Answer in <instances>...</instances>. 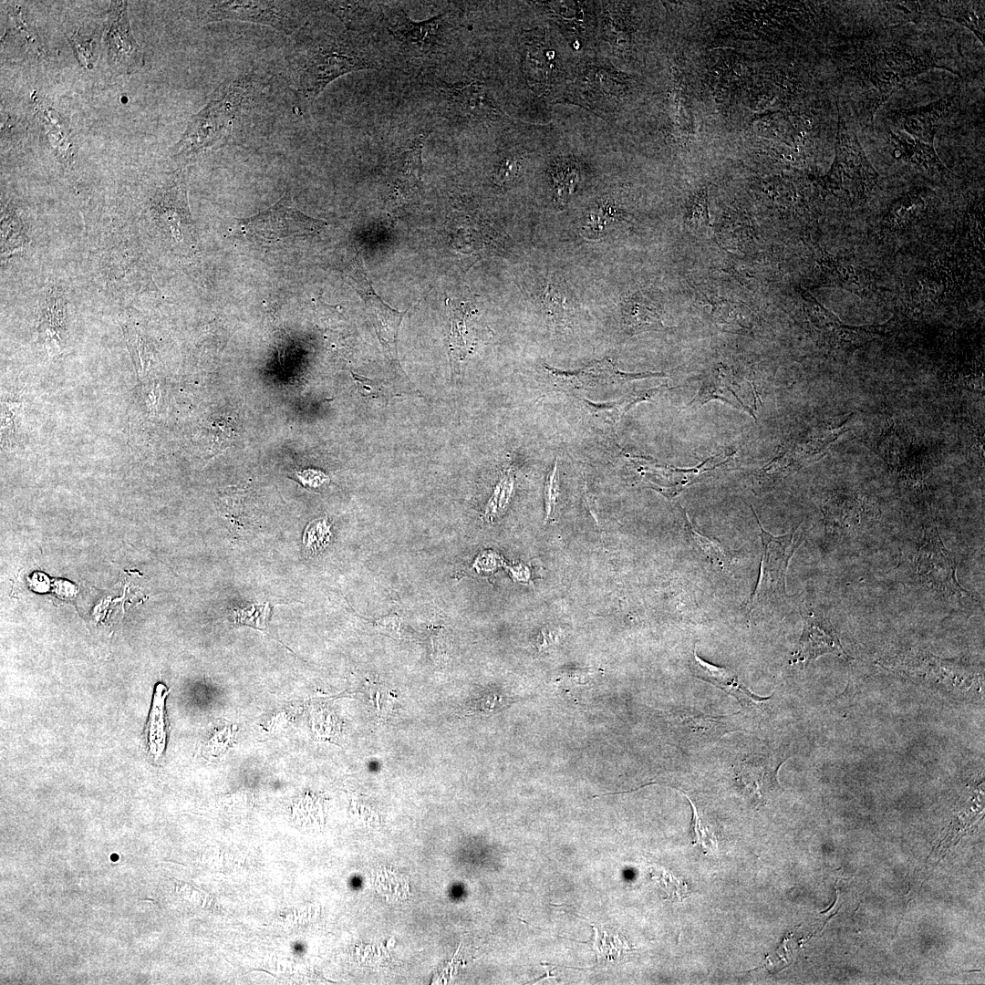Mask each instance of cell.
<instances>
[{
	"mask_svg": "<svg viewBox=\"0 0 985 985\" xmlns=\"http://www.w3.org/2000/svg\"><path fill=\"white\" fill-rule=\"evenodd\" d=\"M327 223L306 215L293 205L286 192L268 209L239 220L243 233L254 240L275 243L318 233Z\"/></svg>",
	"mask_w": 985,
	"mask_h": 985,
	"instance_id": "obj_7",
	"label": "cell"
},
{
	"mask_svg": "<svg viewBox=\"0 0 985 985\" xmlns=\"http://www.w3.org/2000/svg\"><path fill=\"white\" fill-rule=\"evenodd\" d=\"M69 41L82 67L92 68L94 62L92 39H85L83 36L75 34L69 38Z\"/></svg>",
	"mask_w": 985,
	"mask_h": 985,
	"instance_id": "obj_32",
	"label": "cell"
},
{
	"mask_svg": "<svg viewBox=\"0 0 985 985\" xmlns=\"http://www.w3.org/2000/svg\"><path fill=\"white\" fill-rule=\"evenodd\" d=\"M348 283L363 299L373 319L378 339L391 360L397 358V341L400 324L408 310L399 312L391 308L378 296L363 268V263L356 255L345 269Z\"/></svg>",
	"mask_w": 985,
	"mask_h": 985,
	"instance_id": "obj_9",
	"label": "cell"
},
{
	"mask_svg": "<svg viewBox=\"0 0 985 985\" xmlns=\"http://www.w3.org/2000/svg\"><path fill=\"white\" fill-rule=\"evenodd\" d=\"M267 608L264 607H249L235 613V618L239 623L264 627L266 621Z\"/></svg>",
	"mask_w": 985,
	"mask_h": 985,
	"instance_id": "obj_33",
	"label": "cell"
},
{
	"mask_svg": "<svg viewBox=\"0 0 985 985\" xmlns=\"http://www.w3.org/2000/svg\"><path fill=\"white\" fill-rule=\"evenodd\" d=\"M938 14L969 28L984 45V3L980 1L939 2Z\"/></svg>",
	"mask_w": 985,
	"mask_h": 985,
	"instance_id": "obj_21",
	"label": "cell"
},
{
	"mask_svg": "<svg viewBox=\"0 0 985 985\" xmlns=\"http://www.w3.org/2000/svg\"><path fill=\"white\" fill-rule=\"evenodd\" d=\"M848 497H832L827 500L824 513L826 529L834 534H848L862 526V508Z\"/></svg>",
	"mask_w": 985,
	"mask_h": 985,
	"instance_id": "obj_20",
	"label": "cell"
},
{
	"mask_svg": "<svg viewBox=\"0 0 985 985\" xmlns=\"http://www.w3.org/2000/svg\"><path fill=\"white\" fill-rule=\"evenodd\" d=\"M368 690L373 711L379 720L386 721L391 714L397 699L393 690L383 684L369 682Z\"/></svg>",
	"mask_w": 985,
	"mask_h": 985,
	"instance_id": "obj_27",
	"label": "cell"
},
{
	"mask_svg": "<svg viewBox=\"0 0 985 985\" xmlns=\"http://www.w3.org/2000/svg\"><path fill=\"white\" fill-rule=\"evenodd\" d=\"M10 25H12V31L16 33L18 39L26 43L29 48L36 53V55L42 54V46L39 40L36 39L33 34L32 29L25 23L20 12L16 10L11 16Z\"/></svg>",
	"mask_w": 985,
	"mask_h": 985,
	"instance_id": "obj_30",
	"label": "cell"
},
{
	"mask_svg": "<svg viewBox=\"0 0 985 985\" xmlns=\"http://www.w3.org/2000/svg\"><path fill=\"white\" fill-rule=\"evenodd\" d=\"M168 694L169 690L164 684H156L145 733L148 752L155 761L162 755L166 747L168 725L165 701Z\"/></svg>",
	"mask_w": 985,
	"mask_h": 985,
	"instance_id": "obj_19",
	"label": "cell"
},
{
	"mask_svg": "<svg viewBox=\"0 0 985 985\" xmlns=\"http://www.w3.org/2000/svg\"><path fill=\"white\" fill-rule=\"evenodd\" d=\"M518 171L519 163L516 159H504L494 174L495 183L498 185H504L511 182L516 177Z\"/></svg>",
	"mask_w": 985,
	"mask_h": 985,
	"instance_id": "obj_35",
	"label": "cell"
},
{
	"mask_svg": "<svg viewBox=\"0 0 985 985\" xmlns=\"http://www.w3.org/2000/svg\"><path fill=\"white\" fill-rule=\"evenodd\" d=\"M785 760L772 752L748 756L736 769L739 789L754 804H767L769 796L781 789L777 774Z\"/></svg>",
	"mask_w": 985,
	"mask_h": 985,
	"instance_id": "obj_13",
	"label": "cell"
},
{
	"mask_svg": "<svg viewBox=\"0 0 985 985\" xmlns=\"http://www.w3.org/2000/svg\"><path fill=\"white\" fill-rule=\"evenodd\" d=\"M390 32L408 51L431 52L444 36L449 25L447 15H439L422 22H413L400 10L390 21Z\"/></svg>",
	"mask_w": 985,
	"mask_h": 985,
	"instance_id": "obj_14",
	"label": "cell"
},
{
	"mask_svg": "<svg viewBox=\"0 0 985 985\" xmlns=\"http://www.w3.org/2000/svg\"><path fill=\"white\" fill-rule=\"evenodd\" d=\"M701 378L700 389L690 404L696 403L702 406L711 399H721L755 418L753 411L732 390L731 381L723 371L717 368Z\"/></svg>",
	"mask_w": 985,
	"mask_h": 985,
	"instance_id": "obj_22",
	"label": "cell"
},
{
	"mask_svg": "<svg viewBox=\"0 0 985 985\" xmlns=\"http://www.w3.org/2000/svg\"><path fill=\"white\" fill-rule=\"evenodd\" d=\"M512 488L513 481L508 476L503 477L497 484L484 512V517L488 522L494 520L505 508L510 499Z\"/></svg>",
	"mask_w": 985,
	"mask_h": 985,
	"instance_id": "obj_28",
	"label": "cell"
},
{
	"mask_svg": "<svg viewBox=\"0 0 985 985\" xmlns=\"http://www.w3.org/2000/svg\"><path fill=\"white\" fill-rule=\"evenodd\" d=\"M442 90L451 106L467 116L497 118L501 114L480 82L446 84Z\"/></svg>",
	"mask_w": 985,
	"mask_h": 985,
	"instance_id": "obj_17",
	"label": "cell"
},
{
	"mask_svg": "<svg viewBox=\"0 0 985 985\" xmlns=\"http://www.w3.org/2000/svg\"><path fill=\"white\" fill-rule=\"evenodd\" d=\"M690 668L696 678L734 697L745 708L761 706L772 698V696L761 697L754 694L741 681L732 669L713 665L700 658L696 652V648L690 660Z\"/></svg>",
	"mask_w": 985,
	"mask_h": 985,
	"instance_id": "obj_15",
	"label": "cell"
},
{
	"mask_svg": "<svg viewBox=\"0 0 985 985\" xmlns=\"http://www.w3.org/2000/svg\"><path fill=\"white\" fill-rule=\"evenodd\" d=\"M623 324L628 333L636 334L664 327L662 309L648 290L638 291L621 303Z\"/></svg>",
	"mask_w": 985,
	"mask_h": 985,
	"instance_id": "obj_16",
	"label": "cell"
},
{
	"mask_svg": "<svg viewBox=\"0 0 985 985\" xmlns=\"http://www.w3.org/2000/svg\"><path fill=\"white\" fill-rule=\"evenodd\" d=\"M686 534L690 544L695 547L711 564L724 569L729 565V556L719 541L700 534L690 524L684 513Z\"/></svg>",
	"mask_w": 985,
	"mask_h": 985,
	"instance_id": "obj_24",
	"label": "cell"
},
{
	"mask_svg": "<svg viewBox=\"0 0 985 985\" xmlns=\"http://www.w3.org/2000/svg\"><path fill=\"white\" fill-rule=\"evenodd\" d=\"M207 4L202 16L206 23L246 21L272 26L286 35L303 25L311 5L310 2L298 1H214Z\"/></svg>",
	"mask_w": 985,
	"mask_h": 985,
	"instance_id": "obj_6",
	"label": "cell"
},
{
	"mask_svg": "<svg viewBox=\"0 0 985 985\" xmlns=\"http://www.w3.org/2000/svg\"><path fill=\"white\" fill-rule=\"evenodd\" d=\"M914 567L921 585L944 602L955 607H970L977 603V595L959 584L955 559L945 548L936 525L925 526Z\"/></svg>",
	"mask_w": 985,
	"mask_h": 985,
	"instance_id": "obj_3",
	"label": "cell"
},
{
	"mask_svg": "<svg viewBox=\"0 0 985 985\" xmlns=\"http://www.w3.org/2000/svg\"><path fill=\"white\" fill-rule=\"evenodd\" d=\"M693 809V820H692V831L694 836V843L700 845L704 851L713 852L718 848V833L716 826L711 824L710 819L700 812L697 805L692 802L690 797L686 795Z\"/></svg>",
	"mask_w": 985,
	"mask_h": 985,
	"instance_id": "obj_25",
	"label": "cell"
},
{
	"mask_svg": "<svg viewBox=\"0 0 985 985\" xmlns=\"http://www.w3.org/2000/svg\"><path fill=\"white\" fill-rule=\"evenodd\" d=\"M932 67H941L928 54H914L905 47H890L863 57L855 67L857 78L872 89L867 110L870 120L878 107L903 84Z\"/></svg>",
	"mask_w": 985,
	"mask_h": 985,
	"instance_id": "obj_2",
	"label": "cell"
},
{
	"mask_svg": "<svg viewBox=\"0 0 985 985\" xmlns=\"http://www.w3.org/2000/svg\"><path fill=\"white\" fill-rule=\"evenodd\" d=\"M546 520L555 513L556 499L558 496V478L556 462L552 472L548 475L545 483Z\"/></svg>",
	"mask_w": 985,
	"mask_h": 985,
	"instance_id": "obj_34",
	"label": "cell"
},
{
	"mask_svg": "<svg viewBox=\"0 0 985 985\" xmlns=\"http://www.w3.org/2000/svg\"><path fill=\"white\" fill-rule=\"evenodd\" d=\"M103 41L109 64L113 68L130 73L143 65V53L130 27L127 2L111 3Z\"/></svg>",
	"mask_w": 985,
	"mask_h": 985,
	"instance_id": "obj_10",
	"label": "cell"
},
{
	"mask_svg": "<svg viewBox=\"0 0 985 985\" xmlns=\"http://www.w3.org/2000/svg\"><path fill=\"white\" fill-rule=\"evenodd\" d=\"M427 134H420L413 144L399 156L395 164V189L400 192L415 189L421 182V153Z\"/></svg>",
	"mask_w": 985,
	"mask_h": 985,
	"instance_id": "obj_23",
	"label": "cell"
},
{
	"mask_svg": "<svg viewBox=\"0 0 985 985\" xmlns=\"http://www.w3.org/2000/svg\"><path fill=\"white\" fill-rule=\"evenodd\" d=\"M375 67L376 64L369 55L350 41L327 40L308 53L298 78V87L304 97L313 101L338 77Z\"/></svg>",
	"mask_w": 985,
	"mask_h": 985,
	"instance_id": "obj_4",
	"label": "cell"
},
{
	"mask_svg": "<svg viewBox=\"0 0 985 985\" xmlns=\"http://www.w3.org/2000/svg\"><path fill=\"white\" fill-rule=\"evenodd\" d=\"M330 537V524L327 517L311 521L306 526L303 534L305 552L310 555L321 552L329 544Z\"/></svg>",
	"mask_w": 985,
	"mask_h": 985,
	"instance_id": "obj_26",
	"label": "cell"
},
{
	"mask_svg": "<svg viewBox=\"0 0 985 985\" xmlns=\"http://www.w3.org/2000/svg\"><path fill=\"white\" fill-rule=\"evenodd\" d=\"M248 92L245 79L222 83L206 105L190 119L186 130L173 147L174 157L185 161L192 159L223 139L230 132Z\"/></svg>",
	"mask_w": 985,
	"mask_h": 985,
	"instance_id": "obj_1",
	"label": "cell"
},
{
	"mask_svg": "<svg viewBox=\"0 0 985 985\" xmlns=\"http://www.w3.org/2000/svg\"><path fill=\"white\" fill-rule=\"evenodd\" d=\"M751 509L759 524L762 555L759 579L747 603L750 613L787 596L785 577L789 561L806 534L800 524L784 535L774 536L764 530L752 506Z\"/></svg>",
	"mask_w": 985,
	"mask_h": 985,
	"instance_id": "obj_5",
	"label": "cell"
},
{
	"mask_svg": "<svg viewBox=\"0 0 985 985\" xmlns=\"http://www.w3.org/2000/svg\"><path fill=\"white\" fill-rule=\"evenodd\" d=\"M888 133L895 158L927 171H947L932 143L924 142L899 130H888Z\"/></svg>",
	"mask_w": 985,
	"mask_h": 985,
	"instance_id": "obj_18",
	"label": "cell"
},
{
	"mask_svg": "<svg viewBox=\"0 0 985 985\" xmlns=\"http://www.w3.org/2000/svg\"><path fill=\"white\" fill-rule=\"evenodd\" d=\"M542 302L545 311L556 323H564L567 310L564 296L549 284L542 294Z\"/></svg>",
	"mask_w": 985,
	"mask_h": 985,
	"instance_id": "obj_29",
	"label": "cell"
},
{
	"mask_svg": "<svg viewBox=\"0 0 985 985\" xmlns=\"http://www.w3.org/2000/svg\"><path fill=\"white\" fill-rule=\"evenodd\" d=\"M855 132L838 109L835 158L828 179L849 192H864L877 178Z\"/></svg>",
	"mask_w": 985,
	"mask_h": 985,
	"instance_id": "obj_8",
	"label": "cell"
},
{
	"mask_svg": "<svg viewBox=\"0 0 985 985\" xmlns=\"http://www.w3.org/2000/svg\"><path fill=\"white\" fill-rule=\"evenodd\" d=\"M959 106V96L949 95L913 110L891 111L889 118L897 130L933 144L935 135L958 111Z\"/></svg>",
	"mask_w": 985,
	"mask_h": 985,
	"instance_id": "obj_12",
	"label": "cell"
},
{
	"mask_svg": "<svg viewBox=\"0 0 985 985\" xmlns=\"http://www.w3.org/2000/svg\"><path fill=\"white\" fill-rule=\"evenodd\" d=\"M800 612L804 627L798 648L793 654L792 663L806 666L825 654H834L849 660L837 631L827 617L814 610L801 609Z\"/></svg>",
	"mask_w": 985,
	"mask_h": 985,
	"instance_id": "obj_11",
	"label": "cell"
},
{
	"mask_svg": "<svg viewBox=\"0 0 985 985\" xmlns=\"http://www.w3.org/2000/svg\"><path fill=\"white\" fill-rule=\"evenodd\" d=\"M297 477L303 485H309L312 487L318 486L327 480V477L324 473L313 470L298 472Z\"/></svg>",
	"mask_w": 985,
	"mask_h": 985,
	"instance_id": "obj_36",
	"label": "cell"
},
{
	"mask_svg": "<svg viewBox=\"0 0 985 985\" xmlns=\"http://www.w3.org/2000/svg\"><path fill=\"white\" fill-rule=\"evenodd\" d=\"M669 897L683 899L688 896V885L666 871L656 872V876Z\"/></svg>",
	"mask_w": 985,
	"mask_h": 985,
	"instance_id": "obj_31",
	"label": "cell"
}]
</instances>
